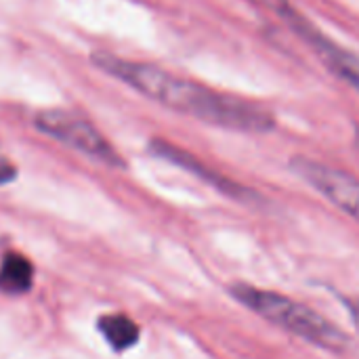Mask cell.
I'll return each mask as SVG.
<instances>
[{
    "label": "cell",
    "mask_w": 359,
    "mask_h": 359,
    "mask_svg": "<svg viewBox=\"0 0 359 359\" xmlns=\"http://www.w3.org/2000/svg\"><path fill=\"white\" fill-rule=\"evenodd\" d=\"M36 126L53 139L67 143L69 147L82 151L84 156L103 162L107 166H122L120 156L105 141V137L84 118L67 109H42L34 118Z\"/></svg>",
    "instance_id": "3"
},
{
    "label": "cell",
    "mask_w": 359,
    "mask_h": 359,
    "mask_svg": "<svg viewBox=\"0 0 359 359\" xmlns=\"http://www.w3.org/2000/svg\"><path fill=\"white\" fill-rule=\"evenodd\" d=\"M290 166L334 206L359 221V181L353 175L309 158H294Z\"/></svg>",
    "instance_id": "4"
},
{
    "label": "cell",
    "mask_w": 359,
    "mask_h": 359,
    "mask_svg": "<svg viewBox=\"0 0 359 359\" xmlns=\"http://www.w3.org/2000/svg\"><path fill=\"white\" fill-rule=\"evenodd\" d=\"M97 326H99V332L105 337V341L116 351H124V349L135 347L137 341H139V334H141L139 332V326L130 318L120 316V313L103 316Z\"/></svg>",
    "instance_id": "7"
},
{
    "label": "cell",
    "mask_w": 359,
    "mask_h": 359,
    "mask_svg": "<svg viewBox=\"0 0 359 359\" xmlns=\"http://www.w3.org/2000/svg\"><path fill=\"white\" fill-rule=\"evenodd\" d=\"M231 297L259 313L261 318L278 324L280 328L330 351H343L349 345V337L341 332L332 322L322 318L318 311L297 303L280 292L252 288L246 284L231 286Z\"/></svg>",
    "instance_id": "2"
},
{
    "label": "cell",
    "mask_w": 359,
    "mask_h": 359,
    "mask_svg": "<svg viewBox=\"0 0 359 359\" xmlns=\"http://www.w3.org/2000/svg\"><path fill=\"white\" fill-rule=\"evenodd\" d=\"M332 69L341 76V78H345L355 90L359 93V67L358 65H347V63H339V65H332Z\"/></svg>",
    "instance_id": "8"
},
{
    "label": "cell",
    "mask_w": 359,
    "mask_h": 359,
    "mask_svg": "<svg viewBox=\"0 0 359 359\" xmlns=\"http://www.w3.org/2000/svg\"><path fill=\"white\" fill-rule=\"evenodd\" d=\"M34 280V267L32 263L19 255V252H8L2 259L0 265V290L8 294H23L32 288Z\"/></svg>",
    "instance_id": "6"
},
{
    "label": "cell",
    "mask_w": 359,
    "mask_h": 359,
    "mask_svg": "<svg viewBox=\"0 0 359 359\" xmlns=\"http://www.w3.org/2000/svg\"><path fill=\"white\" fill-rule=\"evenodd\" d=\"M93 63L101 72L137 88L145 97L170 109L189 114L202 122L240 133H267L273 128V118L265 109L183 80L162 67L126 61L103 50L93 53Z\"/></svg>",
    "instance_id": "1"
},
{
    "label": "cell",
    "mask_w": 359,
    "mask_h": 359,
    "mask_svg": "<svg viewBox=\"0 0 359 359\" xmlns=\"http://www.w3.org/2000/svg\"><path fill=\"white\" fill-rule=\"evenodd\" d=\"M358 143H359V139H358Z\"/></svg>",
    "instance_id": "11"
},
{
    "label": "cell",
    "mask_w": 359,
    "mask_h": 359,
    "mask_svg": "<svg viewBox=\"0 0 359 359\" xmlns=\"http://www.w3.org/2000/svg\"><path fill=\"white\" fill-rule=\"evenodd\" d=\"M15 175H17V172H15V168H13V166H8V164H0V185L8 183Z\"/></svg>",
    "instance_id": "10"
},
{
    "label": "cell",
    "mask_w": 359,
    "mask_h": 359,
    "mask_svg": "<svg viewBox=\"0 0 359 359\" xmlns=\"http://www.w3.org/2000/svg\"><path fill=\"white\" fill-rule=\"evenodd\" d=\"M149 149H151V154H156V156H160V158H164V160H168V162L181 166L183 170L196 175L198 179L206 181L208 185L217 187L219 191H223L225 196H229V198H233V200H238V202L257 200V194H255V191L246 189L244 185L231 181V179H227V177H223V175H219V172H215V170H210V168L204 166L196 156H191L189 151H185V149L172 145V143L154 139V141L149 143Z\"/></svg>",
    "instance_id": "5"
},
{
    "label": "cell",
    "mask_w": 359,
    "mask_h": 359,
    "mask_svg": "<svg viewBox=\"0 0 359 359\" xmlns=\"http://www.w3.org/2000/svg\"><path fill=\"white\" fill-rule=\"evenodd\" d=\"M345 305H347V309L351 313V320H353V324L358 326L359 330V299H345Z\"/></svg>",
    "instance_id": "9"
}]
</instances>
